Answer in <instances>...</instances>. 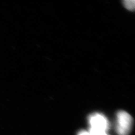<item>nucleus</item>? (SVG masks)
Here are the masks:
<instances>
[{
  "label": "nucleus",
  "instance_id": "f257e3e1",
  "mask_svg": "<svg viewBox=\"0 0 135 135\" xmlns=\"http://www.w3.org/2000/svg\"><path fill=\"white\" fill-rule=\"evenodd\" d=\"M133 125V118L124 111H119L117 114L116 131L118 135H128Z\"/></svg>",
  "mask_w": 135,
  "mask_h": 135
},
{
  "label": "nucleus",
  "instance_id": "f03ea898",
  "mask_svg": "<svg viewBox=\"0 0 135 135\" xmlns=\"http://www.w3.org/2000/svg\"><path fill=\"white\" fill-rule=\"evenodd\" d=\"M88 122L91 129L107 132L110 127V123L106 117L101 113H95L88 117Z\"/></svg>",
  "mask_w": 135,
  "mask_h": 135
},
{
  "label": "nucleus",
  "instance_id": "7ed1b4c3",
  "mask_svg": "<svg viewBox=\"0 0 135 135\" xmlns=\"http://www.w3.org/2000/svg\"><path fill=\"white\" fill-rule=\"evenodd\" d=\"M134 0H125L123 1V4L126 8L130 11H133L135 9Z\"/></svg>",
  "mask_w": 135,
  "mask_h": 135
},
{
  "label": "nucleus",
  "instance_id": "20e7f679",
  "mask_svg": "<svg viewBox=\"0 0 135 135\" xmlns=\"http://www.w3.org/2000/svg\"><path fill=\"white\" fill-rule=\"evenodd\" d=\"M91 135H109L106 132L102 131L97 130L93 129H89V131Z\"/></svg>",
  "mask_w": 135,
  "mask_h": 135
},
{
  "label": "nucleus",
  "instance_id": "39448f33",
  "mask_svg": "<svg viewBox=\"0 0 135 135\" xmlns=\"http://www.w3.org/2000/svg\"><path fill=\"white\" fill-rule=\"evenodd\" d=\"M77 135H91V134L89 131L81 130L78 132Z\"/></svg>",
  "mask_w": 135,
  "mask_h": 135
}]
</instances>
